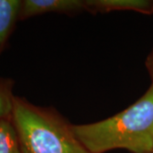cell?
I'll use <instances>...</instances> for the list:
<instances>
[{
    "label": "cell",
    "instance_id": "6da1fadb",
    "mask_svg": "<svg viewBox=\"0 0 153 153\" xmlns=\"http://www.w3.org/2000/svg\"><path fill=\"white\" fill-rule=\"evenodd\" d=\"M80 142L91 153L125 149L131 153L153 152V82L134 104L93 123L72 125Z\"/></svg>",
    "mask_w": 153,
    "mask_h": 153
},
{
    "label": "cell",
    "instance_id": "7a4b0ae2",
    "mask_svg": "<svg viewBox=\"0 0 153 153\" xmlns=\"http://www.w3.org/2000/svg\"><path fill=\"white\" fill-rule=\"evenodd\" d=\"M11 117L27 153H91L77 139L73 124L54 108L15 96Z\"/></svg>",
    "mask_w": 153,
    "mask_h": 153
},
{
    "label": "cell",
    "instance_id": "3957f363",
    "mask_svg": "<svg viewBox=\"0 0 153 153\" xmlns=\"http://www.w3.org/2000/svg\"><path fill=\"white\" fill-rule=\"evenodd\" d=\"M86 11L85 0H24L19 20H25L47 13L72 15Z\"/></svg>",
    "mask_w": 153,
    "mask_h": 153
},
{
    "label": "cell",
    "instance_id": "277c9868",
    "mask_svg": "<svg viewBox=\"0 0 153 153\" xmlns=\"http://www.w3.org/2000/svg\"><path fill=\"white\" fill-rule=\"evenodd\" d=\"M85 3L86 11L93 14L120 10L153 14V0H85Z\"/></svg>",
    "mask_w": 153,
    "mask_h": 153
},
{
    "label": "cell",
    "instance_id": "5b68a950",
    "mask_svg": "<svg viewBox=\"0 0 153 153\" xmlns=\"http://www.w3.org/2000/svg\"><path fill=\"white\" fill-rule=\"evenodd\" d=\"M22 1L0 0V51L5 46L17 20Z\"/></svg>",
    "mask_w": 153,
    "mask_h": 153
},
{
    "label": "cell",
    "instance_id": "8992f818",
    "mask_svg": "<svg viewBox=\"0 0 153 153\" xmlns=\"http://www.w3.org/2000/svg\"><path fill=\"white\" fill-rule=\"evenodd\" d=\"M0 153H22L20 138L11 117L0 119Z\"/></svg>",
    "mask_w": 153,
    "mask_h": 153
},
{
    "label": "cell",
    "instance_id": "52a82bcc",
    "mask_svg": "<svg viewBox=\"0 0 153 153\" xmlns=\"http://www.w3.org/2000/svg\"><path fill=\"white\" fill-rule=\"evenodd\" d=\"M12 84L9 80L0 79V119L10 117L15 96L11 92Z\"/></svg>",
    "mask_w": 153,
    "mask_h": 153
},
{
    "label": "cell",
    "instance_id": "ba28073f",
    "mask_svg": "<svg viewBox=\"0 0 153 153\" xmlns=\"http://www.w3.org/2000/svg\"><path fill=\"white\" fill-rule=\"evenodd\" d=\"M146 67L153 82V48L146 60Z\"/></svg>",
    "mask_w": 153,
    "mask_h": 153
},
{
    "label": "cell",
    "instance_id": "9c48e42d",
    "mask_svg": "<svg viewBox=\"0 0 153 153\" xmlns=\"http://www.w3.org/2000/svg\"><path fill=\"white\" fill-rule=\"evenodd\" d=\"M22 153H27V152H25V151H24V150L22 149Z\"/></svg>",
    "mask_w": 153,
    "mask_h": 153
},
{
    "label": "cell",
    "instance_id": "30bf717a",
    "mask_svg": "<svg viewBox=\"0 0 153 153\" xmlns=\"http://www.w3.org/2000/svg\"><path fill=\"white\" fill-rule=\"evenodd\" d=\"M152 153H153V152H152Z\"/></svg>",
    "mask_w": 153,
    "mask_h": 153
}]
</instances>
